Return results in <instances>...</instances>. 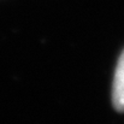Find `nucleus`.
Segmentation results:
<instances>
[{
    "label": "nucleus",
    "mask_w": 124,
    "mask_h": 124,
    "mask_svg": "<svg viewBox=\"0 0 124 124\" xmlns=\"http://www.w3.org/2000/svg\"><path fill=\"white\" fill-rule=\"evenodd\" d=\"M112 101H113V107L118 112H124V51L118 59L115 72Z\"/></svg>",
    "instance_id": "obj_1"
}]
</instances>
